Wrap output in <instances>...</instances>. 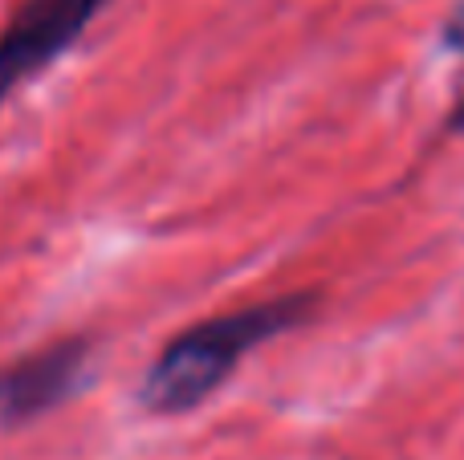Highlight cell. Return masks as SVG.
Listing matches in <instances>:
<instances>
[{
    "label": "cell",
    "mask_w": 464,
    "mask_h": 460,
    "mask_svg": "<svg viewBox=\"0 0 464 460\" xmlns=\"http://www.w3.org/2000/svg\"><path fill=\"white\" fill-rule=\"evenodd\" d=\"M314 306H318L314 293H285V298L217 314L208 322L179 331L160 350V359L147 367L143 383H139V404L160 416H179L200 407L237 371V363L248 350L305 326Z\"/></svg>",
    "instance_id": "1"
},
{
    "label": "cell",
    "mask_w": 464,
    "mask_h": 460,
    "mask_svg": "<svg viewBox=\"0 0 464 460\" xmlns=\"http://www.w3.org/2000/svg\"><path fill=\"white\" fill-rule=\"evenodd\" d=\"M111 0H24L0 29V106L90 29Z\"/></svg>",
    "instance_id": "2"
},
{
    "label": "cell",
    "mask_w": 464,
    "mask_h": 460,
    "mask_svg": "<svg viewBox=\"0 0 464 460\" xmlns=\"http://www.w3.org/2000/svg\"><path fill=\"white\" fill-rule=\"evenodd\" d=\"M90 367V339L73 334V339H57L41 350L13 359L0 367V428H16L49 407L65 404L73 391L82 388Z\"/></svg>",
    "instance_id": "3"
},
{
    "label": "cell",
    "mask_w": 464,
    "mask_h": 460,
    "mask_svg": "<svg viewBox=\"0 0 464 460\" xmlns=\"http://www.w3.org/2000/svg\"><path fill=\"white\" fill-rule=\"evenodd\" d=\"M440 45L464 57V0L449 13V21L440 24Z\"/></svg>",
    "instance_id": "4"
},
{
    "label": "cell",
    "mask_w": 464,
    "mask_h": 460,
    "mask_svg": "<svg viewBox=\"0 0 464 460\" xmlns=\"http://www.w3.org/2000/svg\"><path fill=\"white\" fill-rule=\"evenodd\" d=\"M449 130H464V98L457 102V110H452V119H449Z\"/></svg>",
    "instance_id": "5"
}]
</instances>
